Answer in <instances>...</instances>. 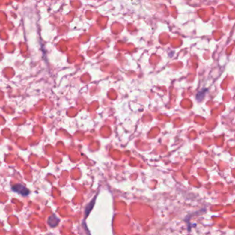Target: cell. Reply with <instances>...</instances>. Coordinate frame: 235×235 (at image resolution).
Instances as JSON below:
<instances>
[{
	"mask_svg": "<svg viewBox=\"0 0 235 235\" xmlns=\"http://www.w3.org/2000/svg\"><path fill=\"white\" fill-rule=\"evenodd\" d=\"M12 189L15 192L19 193V194L23 196H27L29 194L28 189H27L26 186L22 185V184H16V185L13 186Z\"/></svg>",
	"mask_w": 235,
	"mask_h": 235,
	"instance_id": "obj_1",
	"label": "cell"
},
{
	"mask_svg": "<svg viewBox=\"0 0 235 235\" xmlns=\"http://www.w3.org/2000/svg\"><path fill=\"white\" fill-rule=\"evenodd\" d=\"M59 222V218L57 217V216L55 215H52L50 216L49 218H48V223L49 224L50 227L53 228V227L56 226V225H57Z\"/></svg>",
	"mask_w": 235,
	"mask_h": 235,
	"instance_id": "obj_2",
	"label": "cell"
}]
</instances>
